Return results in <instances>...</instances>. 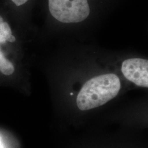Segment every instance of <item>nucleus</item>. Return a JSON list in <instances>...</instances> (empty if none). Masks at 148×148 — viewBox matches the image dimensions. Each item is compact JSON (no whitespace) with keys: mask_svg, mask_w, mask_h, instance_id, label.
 <instances>
[{"mask_svg":"<svg viewBox=\"0 0 148 148\" xmlns=\"http://www.w3.org/2000/svg\"><path fill=\"white\" fill-rule=\"evenodd\" d=\"M121 0H48V10L71 38L84 40Z\"/></svg>","mask_w":148,"mask_h":148,"instance_id":"f257e3e1","label":"nucleus"},{"mask_svg":"<svg viewBox=\"0 0 148 148\" xmlns=\"http://www.w3.org/2000/svg\"><path fill=\"white\" fill-rule=\"evenodd\" d=\"M117 72L99 70L82 80L76 96L80 110H88L102 106L114 99L123 87V79Z\"/></svg>","mask_w":148,"mask_h":148,"instance_id":"f03ea898","label":"nucleus"},{"mask_svg":"<svg viewBox=\"0 0 148 148\" xmlns=\"http://www.w3.org/2000/svg\"><path fill=\"white\" fill-rule=\"evenodd\" d=\"M114 66L123 78L136 86L148 88V58L134 54H114Z\"/></svg>","mask_w":148,"mask_h":148,"instance_id":"7ed1b4c3","label":"nucleus"},{"mask_svg":"<svg viewBox=\"0 0 148 148\" xmlns=\"http://www.w3.org/2000/svg\"><path fill=\"white\" fill-rule=\"evenodd\" d=\"M0 71L5 75H10L14 73V67L11 62L7 60L0 50Z\"/></svg>","mask_w":148,"mask_h":148,"instance_id":"20e7f679","label":"nucleus"},{"mask_svg":"<svg viewBox=\"0 0 148 148\" xmlns=\"http://www.w3.org/2000/svg\"><path fill=\"white\" fill-rule=\"evenodd\" d=\"M1 34L6 41L10 35H12V31H11L10 25L6 22L3 21V23L1 24Z\"/></svg>","mask_w":148,"mask_h":148,"instance_id":"39448f33","label":"nucleus"},{"mask_svg":"<svg viewBox=\"0 0 148 148\" xmlns=\"http://www.w3.org/2000/svg\"><path fill=\"white\" fill-rule=\"evenodd\" d=\"M3 18L0 16V43H4V42L6 41V40H5V38L3 37L2 34H1V24L3 23Z\"/></svg>","mask_w":148,"mask_h":148,"instance_id":"423d86ee","label":"nucleus"},{"mask_svg":"<svg viewBox=\"0 0 148 148\" xmlns=\"http://www.w3.org/2000/svg\"><path fill=\"white\" fill-rule=\"evenodd\" d=\"M11 1L17 6H20V5H24L28 2L29 0H11Z\"/></svg>","mask_w":148,"mask_h":148,"instance_id":"0eeeda50","label":"nucleus"},{"mask_svg":"<svg viewBox=\"0 0 148 148\" xmlns=\"http://www.w3.org/2000/svg\"><path fill=\"white\" fill-rule=\"evenodd\" d=\"M16 40V38L14 37L13 35H10V37L8 38V40L7 41H9V42H13Z\"/></svg>","mask_w":148,"mask_h":148,"instance_id":"6e6552de","label":"nucleus"},{"mask_svg":"<svg viewBox=\"0 0 148 148\" xmlns=\"http://www.w3.org/2000/svg\"><path fill=\"white\" fill-rule=\"evenodd\" d=\"M0 148H3V145H2V143H1V139H0Z\"/></svg>","mask_w":148,"mask_h":148,"instance_id":"1a4fd4ad","label":"nucleus"}]
</instances>
